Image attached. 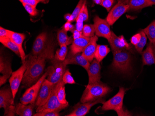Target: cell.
I'll return each mask as SVG.
<instances>
[{"label":"cell","mask_w":155,"mask_h":116,"mask_svg":"<svg viewBox=\"0 0 155 116\" xmlns=\"http://www.w3.org/2000/svg\"><path fill=\"white\" fill-rule=\"evenodd\" d=\"M35 106V103L25 105L20 102L16 105V114L20 116H32Z\"/></svg>","instance_id":"22"},{"label":"cell","mask_w":155,"mask_h":116,"mask_svg":"<svg viewBox=\"0 0 155 116\" xmlns=\"http://www.w3.org/2000/svg\"><path fill=\"white\" fill-rule=\"evenodd\" d=\"M11 32L12 31L7 30L2 27H0V41L10 39Z\"/></svg>","instance_id":"37"},{"label":"cell","mask_w":155,"mask_h":116,"mask_svg":"<svg viewBox=\"0 0 155 116\" xmlns=\"http://www.w3.org/2000/svg\"><path fill=\"white\" fill-rule=\"evenodd\" d=\"M140 33L141 35V37L139 43L136 46H135V48L138 53L141 54L142 53L143 50L147 43V37L145 33L142 30L140 31Z\"/></svg>","instance_id":"31"},{"label":"cell","mask_w":155,"mask_h":116,"mask_svg":"<svg viewBox=\"0 0 155 116\" xmlns=\"http://www.w3.org/2000/svg\"><path fill=\"white\" fill-rule=\"evenodd\" d=\"M57 37V40L60 46L63 45H69L72 44L74 41V39L68 36V32L63 28L58 31Z\"/></svg>","instance_id":"25"},{"label":"cell","mask_w":155,"mask_h":116,"mask_svg":"<svg viewBox=\"0 0 155 116\" xmlns=\"http://www.w3.org/2000/svg\"><path fill=\"white\" fill-rule=\"evenodd\" d=\"M64 84L65 83L62 79L58 83L55 85V86L51 93V96L49 98L47 103L42 106L37 107L36 112L53 111H60L63 109L67 108L68 106V105L62 104L58 100V97H57V92H58V90L61 87V86Z\"/></svg>","instance_id":"5"},{"label":"cell","mask_w":155,"mask_h":116,"mask_svg":"<svg viewBox=\"0 0 155 116\" xmlns=\"http://www.w3.org/2000/svg\"><path fill=\"white\" fill-rule=\"evenodd\" d=\"M10 75L8 74H3V76H1L0 77V85L1 86L6 83L7 80L10 77Z\"/></svg>","instance_id":"45"},{"label":"cell","mask_w":155,"mask_h":116,"mask_svg":"<svg viewBox=\"0 0 155 116\" xmlns=\"http://www.w3.org/2000/svg\"><path fill=\"white\" fill-rule=\"evenodd\" d=\"M94 22L96 35L105 38L108 40L112 32L110 30V25L107 20L101 19L96 15L94 18Z\"/></svg>","instance_id":"12"},{"label":"cell","mask_w":155,"mask_h":116,"mask_svg":"<svg viewBox=\"0 0 155 116\" xmlns=\"http://www.w3.org/2000/svg\"><path fill=\"white\" fill-rule=\"evenodd\" d=\"M56 84L49 81L47 79H45L42 84L35 102L36 107L42 106L47 103L51 96Z\"/></svg>","instance_id":"10"},{"label":"cell","mask_w":155,"mask_h":116,"mask_svg":"<svg viewBox=\"0 0 155 116\" xmlns=\"http://www.w3.org/2000/svg\"><path fill=\"white\" fill-rule=\"evenodd\" d=\"M0 42L6 47L13 51L19 57H21L20 50L19 47L15 42L10 39H6L0 41Z\"/></svg>","instance_id":"28"},{"label":"cell","mask_w":155,"mask_h":116,"mask_svg":"<svg viewBox=\"0 0 155 116\" xmlns=\"http://www.w3.org/2000/svg\"><path fill=\"white\" fill-rule=\"evenodd\" d=\"M22 4H27L36 7L38 3L40 2L47 3L48 2L49 0H19Z\"/></svg>","instance_id":"36"},{"label":"cell","mask_w":155,"mask_h":116,"mask_svg":"<svg viewBox=\"0 0 155 116\" xmlns=\"http://www.w3.org/2000/svg\"><path fill=\"white\" fill-rule=\"evenodd\" d=\"M63 62L66 65L69 64H76L81 66L87 71L88 70L90 65L89 61L84 57L81 53L74 55L69 54L68 57Z\"/></svg>","instance_id":"17"},{"label":"cell","mask_w":155,"mask_h":116,"mask_svg":"<svg viewBox=\"0 0 155 116\" xmlns=\"http://www.w3.org/2000/svg\"><path fill=\"white\" fill-rule=\"evenodd\" d=\"M105 102L104 99L101 98L94 102L81 103V104H78L74 107V110L72 112L66 115L67 116H84L89 112L91 107L95 105L101 103L103 104Z\"/></svg>","instance_id":"15"},{"label":"cell","mask_w":155,"mask_h":116,"mask_svg":"<svg viewBox=\"0 0 155 116\" xmlns=\"http://www.w3.org/2000/svg\"><path fill=\"white\" fill-rule=\"evenodd\" d=\"M128 2L129 0H118L117 4L111 8L106 19L110 26L114 25L121 16L129 11Z\"/></svg>","instance_id":"9"},{"label":"cell","mask_w":155,"mask_h":116,"mask_svg":"<svg viewBox=\"0 0 155 116\" xmlns=\"http://www.w3.org/2000/svg\"><path fill=\"white\" fill-rule=\"evenodd\" d=\"M90 40L91 38L85 37L83 35L81 38L74 40L70 47V52L69 53L74 55L82 52L89 43Z\"/></svg>","instance_id":"18"},{"label":"cell","mask_w":155,"mask_h":116,"mask_svg":"<svg viewBox=\"0 0 155 116\" xmlns=\"http://www.w3.org/2000/svg\"><path fill=\"white\" fill-rule=\"evenodd\" d=\"M48 75V72L47 71L35 83L27 89L20 99V102L25 105L35 103L42 84Z\"/></svg>","instance_id":"8"},{"label":"cell","mask_w":155,"mask_h":116,"mask_svg":"<svg viewBox=\"0 0 155 116\" xmlns=\"http://www.w3.org/2000/svg\"><path fill=\"white\" fill-rule=\"evenodd\" d=\"M141 54L143 65L155 64V53L150 43Z\"/></svg>","instance_id":"21"},{"label":"cell","mask_w":155,"mask_h":116,"mask_svg":"<svg viewBox=\"0 0 155 116\" xmlns=\"http://www.w3.org/2000/svg\"><path fill=\"white\" fill-rule=\"evenodd\" d=\"M115 2V0H102L101 5L110 12Z\"/></svg>","instance_id":"40"},{"label":"cell","mask_w":155,"mask_h":116,"mask_svg":"<svg viewBox=\"0 0 155 116\" xmlns=\"http://www.w3.org/2000/svg\"><path fill=\"white\" fill-rule=\"evenodd\" d=\"M95 3H96L98 5H101V3L102 1V0H94Z\"/></svg>","instance_id":"47"},{"label":"cell","mask_w":155,"mask_h":116,"mask_svg":"<svg viewBox=\"0 0 155 116\" xmlns=\"http://www.w3.org/2000/svg\"><path fill=\"white\" fill-rule=\"evenodd\" d=\"M142 30L149 40L155 53V20H153L148 26Z\"/></svg>","instance_id":"24"},{"label":"cell","mask_w":155,"mask_h":116,"mask_svg":"<svg viewBox=\"0 0 155 116\" xmlns=\"http://www.w3.org/2000/svg\"><path fill=\"white\" fill-rule=\"evenodd\" d=\"M25 10L27 11L29 15L32 17L37 16L40 14V11L36 9V8L29 4H22Z\"/></svg>","instance_id":"34"},{"label":"cell","mask_w":155,"mask_h":116,"mask_svg":"<svg viewBox=\"0 0 155 116\" xmlns=\"http://www.w3.org/2000/svg\"><path fill=\"white\" fill-rule=\"evenodd\" d=\"M22 63V65L21 66L19 69L13 72L9 79L10 88L12 90L14 99L15 98L16 93L19 89V86L21 83L22 82L27 67L25 61Z\"/></svg>","instance_id":"11"},{"label":"cell","mask_w":155,"mask_h":116,"mask_svg":"<svg viewBox=\"0 0 155 116\" xmlns=\"http://www.w3.org/2000/svg\"><path fill=\"white\" fill-rule=\"evenodd\" d=\"M76 20V23L75 26V29L80 31V32H82L83 28L84 27L83 22H84V21L83 18V16L81 12Z\"/></svg>","instance_id":"38"},{"label":"cell","mask_w":155,"mask_h":116,"mask_svg":"<svg viewBox=\"0 0 155 116\" xmlns=\"http://www.w3.org/2000/svg\"><path fill=\"white\" fill-rule=\"evenodd\" d=\"M65 84L61 86L57 92V97L61 103L62 104L69 105L68 102L66 99V92H65Z\"/></svg>","instance_id":"33"},{"label":"cell","mask_w":155,"mask_h":116,"mask_svg":"<svg viewBox=\"0 0 155 116\" xmlns=\"http://www.w3.org/2000/svg\"><path fill=\"white\" fill-rule=\"evenodd\" d=\"M153 5H155V0H149Z\"/></svg>","instance_id":"48"},{"label":"cell","mask_w":155,"mask_h":116,"mask_svg":"<svg viewBox=\"0 0 155 116\" xmlns=\"http://www.w3.org/2000/svg\"><path fill=\"white\" fill-rule=\"evenodd\" d=\"M97 40L98 38L97 35L91 37L89 43L82 52L83 56L90 62H92L94 58L97 46Z\"/></svg>","instance_id":"19"},{"label":"cell","mask_w":155,"mask_h":116,"mask_svg":"<svg viewBox=\"0 0 155 116\" xmlns=\"http://www.w3.org/2000/svg\"><path fill=\"white\" fill-rule=\"evenodd\" d=\"M60 47V49L56 52L54 57L59 60L64 61L66 58L68 54V47L66 45H63Z\"/></svg>","instance_id":"30"},{"label":"cell","mask_w":155,"mask_h":116,"mask_svg":"<svg viewBox=\"0 0 155 116\" xmlns=\"http://www.w3.org/2000/svg\"><path fill=\"white\" fill-rule=\"evenodd\" d=\"M52 65L49 66L47 69L48 72L47 79L53 83H58L62 79L66 71V65L63 61L59 60L54 58L51 60Z\"/></svg>","instance_id":"7"},{"label":"cell","mask_w":155,"mask_h":116,"mask_svg":"<svg viewBox=\"0 0 155 116\" xmlns=\"http://www.w3.org/2000/svg\"><path fill=\"white\" fill-rule=\"evenodd\" d=\"M71 14H65V16H64V18H65V20H66L67 21H68V20H69L70 17H71Z\"/></svg>","instance_id":"46"},{"label":"cell","mask_w":155,"mask_h":116,"mask_svg":"<svg viewBox=\"0 0 155 116\" xmlns=\"http://www.w3.org/2000/svg\"><path fill=\"white\" fill-rule=\"evenodd\" d=\"M0 72L2 74L10 76L13 73L10 61L2 56L0 58Z\"/></svg>","instance_id":"27"},{"label":"cell","mask_w":155,"mask_h":116,"mask_svg":"<svg viewBox=\"0 0 155 116\" xmlns=\"http://www.w3.org/2000/svg\"><path fill=\"white\" fill-rule=\"evenodd\" d=\"M110 52V49L107 45H97L95 54V59L97 60L98 62H101L107 55Z\"/></svg>","instance_id":"26"},{"label":"cell","mask_w":155,"mask_h":116,"mask_svg":"<svg viewBox=\"0 0 155 116\" xmlns=\"http://www.w3.org/2000/svg\"><path fill=\"white\" fill-rule=\"evenodd\" d=\"M62 80L65 84H74L76 83L74 79L72 77V74L68 70H66L64 75L63 76Z\"/></svg>","instance_id":"35"},{"label":"cell","mask_w":155,"mask_h":116,"mask_svg":"<svg viewBox=\"0 0 155 116\" xmlns=\"http://www.w3.org/2000/svg\"><path fill=\"white\" fill-rule=\"evenodd\" d=\"M112 52L126 50L130 52L133 51L132 46L129 44L123 36H117L114 32H111V36L108 40Z\"/></svg>","instance_id":"13"},{"label":"cell","mask_w":155,"mask_h":116,"mask_svg":"<svg viewBox=\"0 0 155 116\" xmlns=\"http://www.w3.org/2000/svg\"><path fill=\"white\" fill-rule=\"evenodd\" d=\"M62 28L67 32L69 31V32H72L73 30L75 29V27L71 23V22L67 21V22L64 24V26H63Z\"/></svg>","instance_id":"43"},{"label":"cell","mask_w":155,"mask_h":116,"mask_svg":"<svg viewBox=\"0 0 155 116\" xmlns=\"http://www.w3.org/2000/svg\"><path fill=\"white\" fill-rule=\"evenodd\" d=\"M14 99L11 88H2L0 90V107L4 108V116H15L16 106H14Z\"/></svg>","instance_id":"6"},{"label":"cell","mask_w":155,"mask_h":116,"mask_svg":"<svg viewBox=\"0 0 155 116\" xmlns=\"http://www.w3.org/2000/svg\"><path fill=\"white\" fill-rule=\"evenodd\" d=\"M72 33H73V39L74 40L81 38L83 36L82 32H80L75 29L73 30Z\"/></svg>","instance_id":"44"},{"label":"cell","mask_w":155,"mask_h":116,"mask_svg":"<svg viewBox=\"0 0 155 116\" xmlns=\"http://www.w3.org/2000/svg\"><path fill=\"white\" fill-rule=\"evenodd\" d=\"M101 66L100 62H98L97 60H93L91 64L90 65L88 70H87L88 74L89 84L95 83L101 81Z\"/></svg>","instance_id":"16"},{"label":"cell","mask_w":155,"mask_h":116,"mask_svg":"<svg viewBox=\"0 0 155 116\" xmlns=\"http://www.w3.org/2000/svg\"><path fill=\"white\" fill-rule=\"evenodd\" d=\"M60 111H41V112H37L34 114V116H59Z\"/></svg>","instance_id":"39"},{"label":"cell","mask_w":155,"mask_h":116,"mask_svg":"<svg viewBox=\"0 0 155 116\" xmlns=\"http://www.w3.org/2000/svg\"><path fill=\"white\" fill-rule=\"evenodd\" d=\"M114 60L111 67L114 71L123 74H129L132 70L130 52L126 50L112 52Z\"/></svg>","instance_id":"3"},{"label":"cell","mask_w":155,"mask_h":116,"mask_svg":"<svg viewBox=\"0 0 155 116\" xmlns=\"http://www.w3.org/2000/svg\"><path fill=\"white\" fill-rule=\"evenodd\" d=\"M82 34L83 36L85 37H91L94 36L95 33L94 27V25H84L82 30Z\"/></svg>","instance_id":"32"},{"label":"cell","mask_w":155,"mask_h":116,"mask_svg":"<svg viewBox=\"0 0 155 116\" xmlns=\"http://www.w3.org/2000/svg\"><path fill=\"white\" fill-rule=\"evenodd\" d=\"M25 37L26 36L24 33H16L13 31L11 32V36H10V39L13 41V42H15L19 47L20 54H21L20 57L21 59L22 62L25 61L26 58V55L22 47V44L25 39Z\"/></svg>","instance_id":"20"},{"label":"cell","mask_w":155,"mask_h":116,"mask_svg":"<svg viewBox=\"0 0 155 116\" xmlns=\"http://www.w3.org/2000/svg\"><path fill=\"white\" fill-rule=\"evenodd\" d=\"M125 88L123 87L119 88L118 92L113 97L109 99L108 101H105L103 105L102 106V110H114L116 111L118 116H131V114L124 110L123 107V100L125 94Z\"/></svg>","instance_id":"4"},{"label":"cell","mask_w":155,"mask_h":116,"mask_svg":"<svg viewBox=\"0 0 155 116\" xmlns=\"http://www.w3.org/2000/svg\"><path fill=\"white\" fill-rule=\"evenodd\" d=\"M141 37V35L140 33L136 34L135 35H133L130 39V43L133 45L136 46L139 43L140 39Z\"/></svg>","instance_id":"41"},{"label":"cell","mask_w":155,"mask_h":116,"mask_svg":"<svg viewBox=\"0 0 155 116\" xmlns=\"http://www.w3.org/2000/svg\"><path fill=\"white\" fill-rule=\"evenodd\" d=\"M110 91V87L101 81L95 83L88 84L82 95L81 103L96 101L97 99L104 97Z\"/></svg>","instance_id":"2"},{"label":"cell","mask_w":155,"mask_h":116,"mask_svg":"<svg viewBox=\"0 0 155 116\" xmlns=\"http://www.w3.org/2000/svg\"><path fill=\"white\" fill-rule=\"evenodd\" d=\"M129 11H140L145 8L153 6L149 0H129Z\"/></svg>","instance_id":"23"},{"label":"cell","mask_w":155,"mask_h":116,"mask_svg":"<svg viewBox=\"0 0 155 116\" xmlns=\"http://www.w3.org/2000/svg\"><path fill=\"white\" fill-rule=\"evenodd\" d=\"M86 2V0H80V1L78 2L77 5L75 8L74 10L71 14V17L70 18L69 20L67 21L72 22L73 21H75L81 11L84 4Z\"/></svg>","instance_id":"29"},{"label":"cell","mask_w":155,"mask_h":116,"mask_svg":"<svg viewBox=\"0 0 155 116\" xmlns=\"http://www.w3.org/2000/svg\"><path fill=\"white\" fill-rule=\"evenodd\" d=\"M55 46V42L52 39L48 46L39 55L30 54L26 56L25 61L27 67L22 81L24 87H30L42 76L46 60H52L54 57Z\"/></svg>","instance_id":"1"},{"label":"cell","mask_w":155,"mask_h":116,"mask_svg":"<svg viewBox=\"0 0 155 116\" xmlns=\"http://www.w3.org/2000/svg\"><path fill=\"white\" fill-rule=\"evenodd\" d=\"M53 38L49 37L47 32L41 33L35 40L31 54L37 56L43 52L52 40Z\"/></svg>","instance_id":"14"},{"label":"cell","mask_w":155,"mask_h":116,"mask_svg":"<svg viewBox=\"0 0 155 116\" xmlns=\"http://www.w3.org/2000/svg\"><path fill=\"white\" fill-rule=\"evenodd\" d=\"M82 15L84 21H87L88 19V11L87 8V5H86V2L84 4L83 7L82 8L81 11Z\"/></svg>","instance_id":"42"}]
</instances>
